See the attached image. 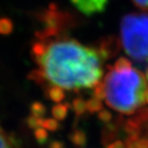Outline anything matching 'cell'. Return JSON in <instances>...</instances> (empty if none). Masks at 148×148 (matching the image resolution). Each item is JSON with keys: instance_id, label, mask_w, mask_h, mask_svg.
I'll return each mask as SVG.
<instances>
[{"instance_id": "obj_1", "label": "cell", "mask_w": 148, "mask_h": 148, "mask_svg": "<svg viewBox=\"0 0 148 148\" xmlns=\"http://www.w3.org/2000/svg\"><path fill=\"white\" fill-rule=\"evenodd\" d=\"M52 16L32 46L36 67L30 78L44 88H57L64 92L93 90L104 76L114 45L111 41L88 45L69 37L61 31L59 14Z\"/></svg>"}, {"instance_id": "obj_2", "label": "cell", "mask_w": 148, "mask_h": 148, "mask_svg": "<svg viewBox=\"0 0 148 148\" xmlns=\"http://www.w3.org/2000/svg\"><path fill=\"white\" fill-rule=\"evenodd\" d=\"M102 101L122 114H134L146 105L148 80L128 58L120 57L107 67L100 82Z\"/></svg>"}, {"instance_id": "obj_3", "label": "cell", "mask_w": 148, "mask_h": 148, "mask_svg": "<svg viewBox=\"0 0 148 148\" xmlns=\"http://www.w3.org/2000/svg\"><path fill=\"white\" fill-rule=\"evenodd\" d=\"M119 42L126 58L145 69L148 80V13H132L121 19Z\"/></svg>"}, {"instance_id": "obj_4", "label": "cell", "mask_w": 148, "mask_h": 148, "mask_svg": "<svg viewBox=\"0 0 148 148\" xmlns=\"http://www.w3.org/2000/svg\"><path fill=\"white\" fill-rule=\"evenodd\" d=\"M110 0H70L71 4L85 16H94L107 8Z\"/></svg>"}, {"instance_id": "obj_5", "label": "cell", "mask_w": 148, "mask_h": 148, "mask_svg": "<svg viewBox=\"0 0 148 148\" xmlns=\"http://www.w3.org/2000/svg\"><path fill=\"white\" fill-rule=\"evenodd\" d=\"M70 143L77 148H84L87 144V136L82 130H74L69 134Z\"/></svg>"}, {"instance_id": "obj_6", "label": "cell", "mask_w": 148, "mask_h": 148, "mask_svg": "<svg viewBox=\"0 0 148 148\" xmlns=\"http://www.w3.org/2000/svg\"><path fill=\"white\" fill-rule=\"evenodd\" d=\"M69 108H70V105L69 103H64V104L63 103H58L57 105H55L54 107H53L51 114L56 120L62 121L66 117Z\"/></svg>"}, {"instance_id": "obj_7", "label": "cell", "mask_w": 148, "mask_h": 148, "mask_svg": "<svg viewBox=\"0 0 148 148\" xmlns=\"http://www.w3.org/2000/svg\"><path fill=\"white\" fill-rule=\"evenodd\" d=\"M0 148H18L14 138L3 129L0 124Z\"/></svg>"}, {"instance_id": "obj_8", "label": "cell", "mask_w": 148, "mask_h": 148, "mask_svg": "<svg viewBox=\"0 0 148 148\" xmlns=\"http://www.w3.org/2000/svg\"><path fill=\"white\" fill-rule=\"evenodd\" d=\"M45 92L47 98L56 103H61L66 98V92L57 88H45Z\"/></svg>"}, {"instance_id": "obj_9", "label": "cell", "mask_w": 148, "mask_h": 148, "mask_svg": "<svg viewBox=\"0 0 148 148\" xmlns=\"http://www.w3.org/2000/svg\"><path fill=\"white\" fill-rule=\"evenodd\" d=\"M126 148H148V138H128L125 141Z\"/></svg>"}, {"instance_id": "obj_10", "label": "cell", "mask_w": 148, "mask_h": 148, "mask_svg": "<svg viewBox=\"0 0 148 148\" xmlns=\"http://www.w3.org/2000/svg\"><path fill=\"white\" fill-rule=\"evenodd\" d=\"M72 109L77 117L82 116V115L85 114L86 112H87V103H86L84 99L76 98V99H74V101L72 102Z\"/></svg>"}, {"instance_id": "obj_11", "label": "cell", "mask_w": 148, "mask_h": 148, "mask_svg": "<svg viewBox=\"0 0 148 148\" xmlns=\"http://www.w3.org/2000/svg\"><path fill=\"white\" fill-rule=\"evenodd\" d=\"M86 103H87V112H90V114L98 112L103 109L102 101L94 98V97H91L88 101H86Z\"/></svg>"}, {"instance_id": "obj_12", "label": "cell", "mask_w": 148, "mask_h": 148, "mask_svg": "<svg viewBox=\"0 0 148 148\" xmlns=\"http://www.w3.org/2000/svg\"><path fill=\"white\" fill-rule=\"evenodd\" d=\"M41 127L45 129L46 131L56 132L60 128V123H59V121L56 120L55 118H45V119L43 118Z\"/></svg>"}, {"instance_id": "obj_13", "label": "cell", "mask_w": 148, "mask_h": 148, "mask_svg": "<svg viewBox=\"0 0 148 148\" xmlns=\"http://www.w3.org/2000/svg\"><path fill=\"white\" fill-rule=\"evenodd\" d=\"M34 135L37 141L40 145H43V144H45L47 143V140H48V131H46L42 127L35 129Z\"/></svg>"}, {"instance_id": "obj_14", "label": "cell", "mask_w": 148, "mask_h": 148, "mask_svg": "<svg viewBox=\"0 0 148 148\" xmlns=\"http://www.w3.org/2000/svg\"><path fill=\"white\" fill-rule=\"evenodd\" d=\"M31 112L32 115L36 117L42 118L46 114V108L45 106L42 105L40 102H35L31 107Z\"/></svg>"}, {"instance_id": "obj_15", "label": "cell", "mask_w": 148, "mask_h": 148, "mask_svg": "<svg viewBox=\"0 0 148 148\" xmlns=\"http://www.w3.org/2000/svg\"><path fill=\"white\" fill-rule=\"evenodd\" d=\"M42 120H43V118H40V117L34 116V115H30V116L27 118V125L29 126V128L35 130V129L41 127V125H42Z\"/></svg>"}, {"instance_id": "obj_16", "label": "cell", "mask_w": 148, "mask_h": 148, "mask_svg": "<svg viewBox=\"0 0 148 148\" xmlns=\"http://www.w3.org/2000/svg\"><path fill=\"white\" fill-rule=\"evenodd\" d=\"M98 118L99 120H101L103 123H110V121L112 118V114H111V112H109L108 110L102 109L101 111L98 112Z\"/></svg>"}, {"instance_id": "obj_17", "label": "cell", "mask_w": 148, "mask_h": 148, "mask_svg": "<svg viewBox=\"0 0 148 148\" xmlns=\"http://www.w3.org/2000/svg\"><path fill=\"white\" fill-rule=\"evenodd\" d=\"M132 2L140 10L148 12V0H132Z\"/></svg>"}, {"instance_id": "obj_18", "label": "cell", "mask_w": 148, "mask_h": 148, "mask_svg": "<svg viewBox=\"0 0 148 148\" xmlns=\"http://www.w3.org/2000/svg\"><path fill=\"white\" fill-rule=\"evenodd\" d=\"M105 148H126V144L122 140H114L108 144Z\"/></svg>"}, {"instance_id": "obj_19", "label": "cell", "mask_w": 148, "mask_h": 148, "mask_svg": "<svg viewBox=\"0 0 148 148\" xmlns=\"http://www.w3.org/2000/svg\"><path fill=\"white\" fill-rule=\"evenodd\" d=\"M9 25H10V23H9L8 20H4V19L0 20V32L1 33H8L10 31Z\"/></svg>"}, {"instance_id": "obj_20", "label": "cell", "mask_w": 148, "mask_h": 148, "mask_svg": "<svg viewBox=\"0 0 148 148\" xmlns=\"http://www.w3.org/2000/svg\"><path fill=\"white\" fill-rule=\"evenodd\" d=\"M48 148H64V144L60 140H53L50 143Z\"/></svg>"}]
</instances>
